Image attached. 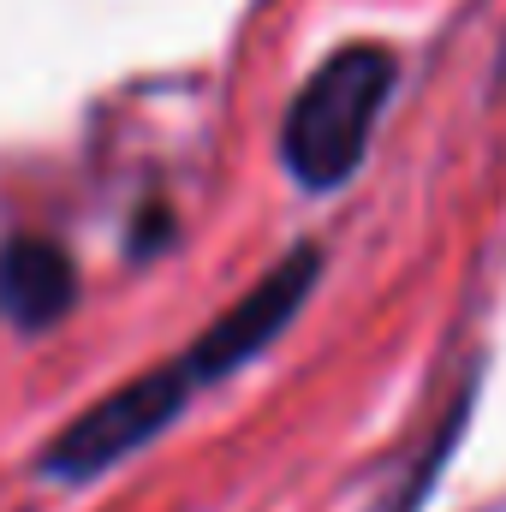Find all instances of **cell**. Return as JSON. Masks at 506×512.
<instances>
[{
	"label": "cell",
	"instance_id": "cell-1",
	"mask_svg": "<svg viewBox=\"0 0 506 512\" xmlns=\"http://www.w3.org/2000/svg\"><path fill=\"white\" fill-rule=\"evenodd\" d=\"M393 78L399 66L381 42H352L316 66L280 126V161L304 191H340L364 167Z\"/></svg>",
	"mask_w": 506,
	"mask_h": 512
},
{
	"label": "cell",
	"instance_id": "cell-2",
	"mask_svg": "<svg viewBox=\"0 0 506 512\" xmlns=\"http://www.w3.org/2000/svg\"><path fill=\"white\" fill-rule=\"evenodd\" d=\"M197 387L203 382H197V370L185 364V352L167 358V364H155V370H143V376H131L126 387H114L108 399H96L90 411H78V417L48 441L42 477L90 483V477L114 471L126 453L149 447V441L185 411V399H191Z\"/></svg>",
	"mask_w": 506,
	"mask_h": 512
},
{
	"label": "cell",
	"instance_id": "cell-3",
	"mask_svg": "<svg viewBox=\"0 0 506 512\" xmlns=\"http://www.w3.org/2000/svg\"><path fill=\"white\" fill-rule=\"evenodd\" d=\"M316 280H322V251H316V245H298L292 256H280L233 310H221V316L185 346V364L197 370V382L209 387V382H221V376H239L251 358H262V352L298 322V310L310 304Z\"/></svg>",
	"mask_w": 506,
	"mask_h": 512
},
{
	"label": "cell",
	"instance_id": "cell-4",
	"mask_svg": "<svg viewBox=\"0 0 506 512\" xmlns=\"http://www.w3.org/2000/svg\"><path fill=\"white\" fill-rule=\"evenodd\" d=\"M78 304V262L60 239L18 233L0 245V316L24 334L54 328Z\"/></svg>",
	"mask_w": 506,
	"mask_h": 512
}]
</instances>
